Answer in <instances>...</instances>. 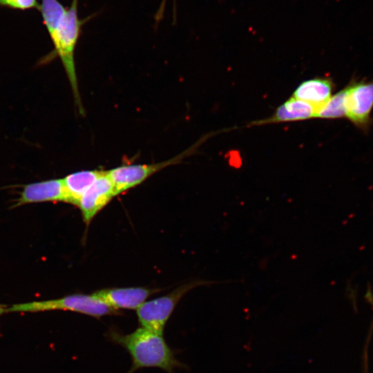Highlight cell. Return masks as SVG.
<instances>
[{
	"mask_svg": "<svg viewBox=\"0 0 373 373\" xmlns=\"http://www.w3.org/2000/svg\"><path fill=\"white\" fill-rule=\"evenodd\" d=\"M106 336L130 354L132 365L126 373H135L146 367H157L167 373H174L175 369L186 367L176 358L175 352L166 343L163 335L149 329L140 327L131 333L124 334L111 328Z\"/></svg>",
	"mask_w": 373,
	"mask_h": 373,
	"instance_id": "6da1fadb",
	"label": "cell"
},
{
	"mask_svg": "<svg viewBox=\"0 0 373 373\" xmlns=\"http://www.w3.org/2000/svg\"><path fill=\"white\" fill-rule=\"evenodd\" d=\"M77 4L78 0L72 1L62 19L48 34L54 46V51L50 55L59 57L69 81L78 112L84 115L85 111L79 91L74 55L85 20L78 17Z\"/></svg>",
	"mask_w": 373,
	"mask_h": 373,
	"instance_id": "7a4b0ae2",
	"label": "cell"
},
{
	"mask_svg": "<svg viewBox=\"0 0 373 373\" xmlns=\"http://www.w3.org/2000/svg\"><path fill=\"white\" fill-rule=\"evenodd\" d=\"M52 310H66L100 318L104 316L121 315L102 300L92 295L72 294L41 301L17 303L6 308L7 312L35 313Z\"/></svg>",
	"mask_w": 373,
	"mask_h": 373,
	"instance_id": "3957f363",
	"label": "cell"
},
{
	"mask_svg": "<svg viewBox=\"0 0 373 373\" xmlns=\"http://www.w3.org/2000/svg\"><path fill=\"white\" fill-rule=\"evenodd\" d=\"M211 283L215 282L202 280L191 281L181 285L164 296L144 302L137 309L140 327L163 335L165 326L181 298L193 288Z\"/></svg>",
	"mask_w": 373,
	"mask_h": 373,
	"instance_id": "277c9868",
	"label": "cell"
},
{
	"mask_svg": "<svg viewBox=\"0 0 373 373\" xmlns=\"http://www.w3.org/2000/svg\"><path fill=\"white\" fill-rule=\"evenodd\" d=\"M189 150L167 160L144 164H126L108 170V173L113 183L115 195H117L139 185L159 171L177 164L189 154Z\"/></svg>",
	"mask_w": 373,
	"mask_h": 373,
	"instance_id": "5b68a950",
	"label": "cell"
},
{
	"mask_svg": "<svg viewBox=\"0 0 373 373\" xmlns=\"http://www.w3.org/2000/svg\"><path fill=\"white\" fill-rule=\"evenodd\" d=\"M345 88L346 117L358 128L367 129L373 108V81L354 79Z\"/></svg>",
	"mask_w": 373,
	"mask_h": 373,
	"instance_id": "8992f818",
	"label": "cell"
},
{
	"mask_svg": "<svg viewBox=\"0 0 373 373\" xmlns=\"http://www.w3.org/2000/svg\"><path fill=\"white\" fill-rule=\"evenodd\" d=\"M116 196L113 183L108 171L101 175L82 195L77 207L84 222L88 225L94 217Z\"/></svg>",
	"mask_w": 373,
	"mask_h": 373,
	"instance_id": "52a82bcc",
	"label": "cell"
},
{
	"mask_svg": "<svg viewBox=\"0 0 373 373\" xmlns=\"http://www.w3.org/2000/svg\"><path fill=\"white\" fill-rule=\"evenodd\" d=\"M160 291V289L142 287H117L100 289L93 295L116 310L137 309L149 296Z\"/></svg>",
	"mask_w": 373,
	"mask_h": 373,
	"instance_id": "ba28073f",
	"label": "cell"
},
{
	"mask_svg": "<svg viewBox=\"0 0 373 373\" xmlns=\"http://www.w3.org/2000/svg\"><path fill=\"white\" fill-rule=\"evenodd\" d=\"M45 202L70 203L62 179L47 180L23 185L19 197L12 207Z\"/></svg>",
	"mask_w": 373,
	"mask_h": 373,
	"instance_id": "9c48e42d",
	"label": "cell"
},
{
	"mask_svg": "<svg viewBox=\"0 0 373 373\" xmlns=\"http://www.w3.org/2000/svg\"><path fill=\"white\" fill-rule=\"evenodd\" d=\"M333 87L332 82L327 79L306 80L296 88L294 97L312 104L318 110L332 97Z\"/></svg>",
	"mask_w": 373,
	"mask_h": 373,
	"instance_id": "30bf717a",
	"label": "cell"
},
{
	"mask_svg": "<svg viewBox=\"0 0 373 373\" xmlns=\"http://www.w3.org/2000/svg\"><path fill=\"white\" fill-rule=\"evenodd\" d=\"M102 171H80L70 173L62 179L70 204L78 205L82 195L101 175Z\"/></svg>",
	"mask_w": 373,
	"mask_h": 373,
	"instance_id": "8fae6325",
	"label": "cell"
},
{
	"mask_svg": "<svg viewBox=\"0 0 373 373\" xmlns=\"http://www.w3.org/2000/svg\"><path fill=\"white\" fill-rule=\"evenodd\" d=\"M316 111L315 106L292 97L277 108L272 120L285 122L306 119L316 117Z\"/></svg>",
	"mask_w": 373,
	"mask_h": 373,
	"instance_id": "7c38bea8",
	"label": "cell"
},
{
	"mask_svg": "<svg viewBox=\"0 0 373 373\" xmlns=\"http://www.w3.org/2000/svg\"><path fill=\"white\" fill-rule=\"evenodd\" d=\"M346 88L340 90L328 99L316 111V117L336 119L346 117Z\"/></svg>",
	"mask_w": 373,
	"mask_h": 373,
	"instance_id": "4fadbf2b",
	"label": "cell"
},
{
	"mask_svg": "<svg viewBox=\"0 0 373 373\" xmlns=\"http://www.w3.org/2000/svg\"><path fill=\"white\" fill-rule=\"evenodd\" d=\"M37 0H0V7H6L17 10L39 8Z\"/></svg>",
	"mask_w": 373,
	"mask_h": 373,
	"instance_id": "5bb4252c",
	"label": "cell"
},
{
	"mask_svg": "<svg viewBox=\"0 0 373 373\" xmlns=\"http://www.w3.org/2000/svg\"><path fill=\"white\" fill-rule=\"evenodd\" d=\"M365 298L373 307V294L371 291L370 286H368L367 292L365 294Z\"/></svg>",
	"mask_w": 373,
	"mask_h": 373,
	"instance_id": "9a60e30c",
	"label": "cell"
},
{
	"mask_svg": "<svg viewBox=\"0 0 373 373\" xmlns=\"http://www.w3.org/2000/svg\"><path fill=\"white\" fill-rule=\"evenodd\" d=\"M6 312H6V307H5L4 305H2L0 304V316H1L2 314H3Z\"/></svg>",
	"mask_w": 373,
	"mask_h": 373,
	"instance_id": "2e32d148",
	"label": "cell"
},
{
	"mask_svg": "<svg viewBox=\"0 0 373 373\" xmlns=\"http://www.w3.org/2000/svg\"><path fill=\"white\" fill-rule=\"evenodd\" d=\"M366 361H365V373H367V371H366V370H367V368H366V367H367V365H366Z\"/></svg>",
	"mask_w": 373,
	"mask_h": 373,
	"instance_id": "e0dca14e",
	"label": "cell"
}]
</instances>
